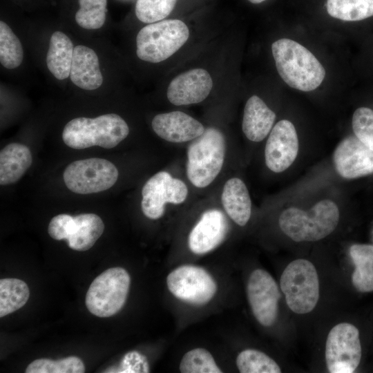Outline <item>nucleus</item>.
<instances>
[{"mask_svg":"<svg viewBox=\"0 0 373 373\" xmlns=\"http://www.w3.org/2000/svg\"><path fill=\"white\" fill-rule=\"evenodd\" d=\"M278 74L290 87L311 91L323 82L325 70L316 57L305 46L289 39H280L271 45Z\"/></svg>","mask_w":373,"mask_h":373,"instance_id":"f257e3e1","label":"nucleus"},{"mask_svg":"<svg viewBox=\"0 0 373 373\" xmlns=\"http://www.w3.org/2000/svg\"><path fill=\"white\" fill-rule=\"evenodd\" d=\"M340 218L337 204L324 199L309 210L289 207L282 211L278 224L282 231L295 242H314L322 240L336 228Z\"/></svg>","mask_w":373,"mask_h":373,"instance_id":"f03ea898","label":"nucleus"},{"mask_svg":"<svg viewBox=\"0 0 373 373\" xmlns=\"http://www.w3.org/2000/svg\"><path fill=\"white\" fill-rule=\"evenodd\" d=\"M129 133L126 122L115 113L95 118L77 117L69 121L62 132L65 144L75 149L94 146L104 149L116 146Z\"/></svg>","mask_w":373,"mask_h":373,"instance_id":"7ed1b4c3","label":"nucleus"},{"mask_svg":"<svg viewBox=\"0 0 373 373\" xmlns=\"http://www.w3.org/2000/svg\"><path fill=\"white\" fill-rule=\"evenodd\" d=\"M225 157V140L216 128H206L187 149L186 174L198 188L209 185L220 172Z\"/></svg>","mask_w":373,"mask_h":373,"instance_id":"20e7f679","label":"nucleus"},{"mask_svg":"<svg viewBox=\"0 0 373 373\" xmlns=\"http://www.w3.org/2000/svg\"><path fill=\"white\" fill-rule=\"evenodd\" d=\"M189 30L179 19H166L143 27L136 37V54L142 60L158 63L177 52L187 41Z\"/></svg>","mask_w":373,"mask_h":373,"instance_id":"39448f33","label":"nucleus"},{"mask_svg":"<svg viewBox=\"0 0 373 373\" xmlns=\"http://www.w3.org/2000/svg\"><path fill=\"white\" fill-rule=\"evenodd\" d=\"M280 288L289 308L296 314L312 312L319 299V279L310 261L296 259L284 269L280 279Z\"/></svg>","mask_w":373,"mask_h":373,"instance_id":"423d86ee","label":"nucleus"},{"mask_svg":"<svg viewBox=\"0 0 373 373\" xmlns=\"http://www.w3.org/2000/svg\"><path fill=\"white\" fill-rule=\"evenodd\" d=\"M130 285V275L124 268L106 269L90 284L86 295V307L99 317L115 315L124 305Z\"/></svg>","mask_w":373,"mask_h":373,"instance_id":"0eeeda50","label":"nucleus"},{"mask_svg":"<svg viewBox=\"0 0 373 373\" xmlns=\"http://www.w3.org/2000/svg\"><path fill=\"white\" fill-rule=\"evenodd\" d=\"M118 170L103 158H88L70 163L63 173L64 183L71 191L90 194L106 191L117 180Z\"/></svg>","mask_w":373,"mask_h":373,"instance_id":"6e6552de","label":"nucleus"},{"mask_svg":"<svg viewBox=\"0 0 373 373\" xmlns=\"http://www.w3.org/2000/svg\"><path fill=\"white\" fill-rule=\"evenodd\" d=\"M166 285L174 297L197 306L209 303L218 289L215 279L206 269L192 265L172 270L166 277Z\"/></svg>","mask_w":373,"mask_h":373,"instance_id":"1a4fd4ad","label":"nucleus"},{"mask_svg":"<svg viewBox=\"0 0 373 373\" xmlns=\"http://www.w3.org/2000/svg\"><path fill=\"white\" fill-rule=\"evenodd\" d=\"M362 356L359 331L356 326L341 323L329 331L325 343V362L331 373H352Z\"/></svg>","mask_w":373,"mask_h":373,"instance_id":"9d476101","label":"nucleus"},{"mask_svg":"<svg viewBox=\"0 0 373 373\" xmlns=\"http://www.w3.org/2000/svg\"><path fill=\"white\" fill-rule=\"evenodd\" d=\"M188 189L183 181L174 178L166 171H160L150 178L143 186L141 208L145 216L157 220L164 213L166 203L183 202Z\"/></svg>","mask_w":373,"mask_h":373,"instance_id":"9b49d317","label":"nucleus"},{"mask_svg":"<svg viewBox=\"0 0 373 373\" xmlns=\"http://www.w3.org/2000/svg\"><path fill=\"white\" fill-rule=\"evenodd\" d=\"M247 296L256 321L265 327L273 325L278 316L280 294L270 274L262 269L254 270L247 281Z\"/></svg>","mask_w":373,"mask_h":373,"instance_id":"f8f14e48","label":"nucleus"},{"mask_svg":"<svg viewBox=\"0 0 373 373\" xmlns=\"http://www.w3.org/2000/svg\"><path fill=\"white\" fill-rule=\"evenodd\" d=\"M298 139L294 125L287 119L277 122L271 129L265 149L267 166L274 173L287 170L296 160Z\"/></svg>","mask_w":373,"mask_h":373,"instance_id":"ddd939ff","label":"nucleus"},{"mask_svg":"<svg viewBox=\"0 0 373 373\" xmlns=\"http://www.w3.org/2000/svg\"><path fill=\"white\" fill-rule=\"evenodd\" d=\"M333 163L337 173L355 179L373 173V150L355 135H349L336 146Z\"/></svg>","mask_w":373,"mask_h":373,"instance_id":"4468645a","label":"nucleus"},{"mask_svg":"<svg viewBox=\"0 0 373 373\" xmlns=\"http://www.w3.org/2000/svg\"><path fill=\"white\" fill-rule=\"evenodd\" d=\"M228 231V221L224 213L218 209L207 210L189 235V248L195 254H207L224 240Z\"/></svg>","mask_w":373,"mask_h":373,"instance_id":"2eb2a0df","label":"nucleus"},{"mask_svg":"<svg viewBox=\"0 0 373 373\" xmlns=\"http://www.w3.org/2000/svg\"><path fill=\"white\" fill-rule=\"evenodd\" d=\"M213 80L202 68H194L176 76L167 88V98L175 105H189L202 102L209 95Z\"/></svg>","mask_w":373,"mask_h":373,"instance_id":"dca6fc26","label":"nucleus"},{"mask_svg":"<svg viewBox=\"0 0 373 373\" xmlns=\"http://www.w3.org/2000/svg\"><path fill=\"white\" fill-rule=\"evenodd\" d=\"M151 124L160 137L175 143L192 141L205 130L200 122L181 111L158 114L153 117Z\"/></svg>","mask_w":373,"mask_h":373,"instance_id":"f3484780","label":"nucleus"},{"mask_svg":"<svg viewBox=\"0 0 373 373\" xmlns=\"http://www.w3.org/2000/svg\"><path fill=\"white\" fill-rule=\"evenodd\" d=\"M70 78L75 85L84 90H95L101 86L103 76L98 57L93 49L82 45L74 48Z\"/></svg>","mask_w":373,"mask_h":373,"instance_id":"a211bd4d","label":"nucleus"},{"mask_svg":"<svg viewBox=\"0 0 373 373\" xmlns=\"http://www.w3.org/2000/svg\"><path fill=\"white\" fill-rule=\"evenodd\" d=\"M275 119V113L259 97L253 95L245 106L242 131L249 140L260 142L271 130Z\"/></svg>","mask_w":373,"mask_h":373,"instance_id":"6ab92c4d","label":"nucleus"},{"mask_svg":"<svg viewBox=\"0 0 373 373\" xmlns=\"http://www.w3.org/2000/svg\"><path fill=\"white\" fill-rule=\"evenodd\" d=\"M224 211L239 226L247 224L251 214V201L244 182L233 178L225 183L221 196Z\"/></svg>","mask_w":373,"mask_h":373,"instance_id":"aec40b11","label":"nucleus"},{"mask_svg":"<svg viewBox=\"0 0 373 373\" xmlns=\"http://www.w3.org/2000/svg\"><path fill=\"white\" fill-rule=\"evenodd\" d=\"M29 148L19 143H10L0 151V184L8 185L19 181L31 166Z\"/></svg>","mask_w":373,"mask_h":373,"instance_id":"412c9836","label":"nucleus"},{"mask_svg":"<svg viewBox=\"0 0 373 373\" xmlns=\"http://www.w3.org/2000/svg\"><path fill=\"white\" fill-rule=\"evenodd\" d=\"M74 46L69 37L61 31H55L50 39L46 64L50 72L59 80L70 75Z\"/></svg>","mask_w":373,"mask_h":373,"instance_id":"4be33fe9","label":"nucleus"},{"mask_svg":"<svg viewBox=\"0 0 373 373\" xmlns=\"http://www.w3.org/2000/svg\"><path fill=\"white\" fill-rule=\"evenodd\" d=\"M75 224L66 240L68 247L76 251L90 249L104 230L102 218L95 213H83L74 217Z\"/></svg>","mask_w":373,"mask_h":373,"instance_id":"5701e85b","label":"nucleus"},{"mask_svg":"<svg viewBox=\"0 0 373 373\" xmlns=\"http://www.w3.org/2000/svg\"><path fill=\"white\" fill-rule=\"evenodd\" d=\"M349 252L355 266L352 275L353 286L362 293L373 291V245L354 244Z\"/></svg>","mask_w":373,"mask_h":373,"instance_id":"b1692460","label":"nucleus"},{"mask_svg":"<svg viewBox=\"0 0 373 373\" xmlns=\"http://www.w3.org/2000/svg\"><path fill=\"white\" fill-rule=\"evenodd\" d=\"M30 290L27 284L17 278L0 280V317L21 308L28 301Z\"/></svg>","mask_w":373,"mask_h":373,"instance_id":"393cba45","label":"nucleus"},{"mask_svg":"<svg viewBox=\"0 0 373 373\" xmlns=\"http://www.w3.org/2000/svg\"><path fill=\"white\" fill-rule=\"evenodd\" d=\"M326 8L331 17L346 21L373 16V0H327Z\"/></svg>","mask_w":373,"mask_h":373,"instance_id":"a878e982","label":"nucleus"},{"mask_svg":"<svg viewBox=\"0 0 373 373\" xmlns=\"http://www.w3.org/2000/svg\"><path fill=\"white\" fill-rule=\"evenodd\" d=\"M236 366L241 373H280L278 363L265 353L246 349L236 357Z\"/></svg>","mask_w":373,"mask_h":373,"instance_id":"bb28decb","label":"nucleus"},{"mask_svg":"<svg viewBox=\"0 0 373 373\" xmlns=\"http://www.w3.org/2000/svg\"><path fill=\"white\" fill-rule=\"evenodd\" d=\"M23 58L22 45L12 29L4 21H0V62L7 69H14Z\"/></svg>","mask_w":373,"mask_h":373,"instance_id":"cd10ccee","label":"nucleus"},{"mask_svg":"<svg viewBox=\"0 0 373 373\" xmlns=\"http://www.w3.org/2000/svg\"><path fill=\"white\" fill-rule=\"evenodd\" d=\"M79 8L75 14V21L87 30L100 28L106 21L107 0H78Z\"/></svg>","mask_w":373,"mask_h":373,"instance_id":"c85d7f7f","label":"nucleus"},{"mask_svg":"<svg viewBox=\"0 0 373 373\" xmlns=\"http://www.w3.org/2000/svg\"><path fill=\"white\" fill-rule=\"evenodd\" d=\"M179 369L182 373L222 372L212 354L202 347L186 352L180 361Z\"/></svg>","mask_w":373,"mask_h":373,"instance_id":"c756f323","label":"nucleus"},{"mask_svg":"<svg viewBox=\"0 0 373 373\" xmlns=\"http://www.w3.org/2000/svg\"><path fill=\"white\" fill-rule=\"evenodd\" d=\"M83 361L77 356H68L58 361L47 358L36 359L30 363L26 373H83Z\"/></svg>","mask_w":373,"mask_h":373,"instance_id":"7c9ffc66","label":"nucleus"},{"mask_svg":"<svg viewBox=\"0 0 373 373\" xmlns=\"http://www.w3.org/2000/svg\"><path fill=\"white\" fill-rule=\"evenodd\" d=\"M177 0H137L135 15L142 22L155 23L166 18L173 10Z\"/></svg>","mask_w":373,"mask_h":373,"instance_id":"2f4dec72","label":"nucleus"},{"mask_svg":"<svg viewBox=\"0 0 373 373\" xmlns=\"http://www.w3.org/2000/svg\"><path fill=\"white\" fill-rule=\"evenodd\" d=\"M354 135L373 150V110L367 107L357 108L352 115Z\"/></svg>","mask_w":373,"mask_h":373,"instance_id":"473e14b6","label":"nucleus"},{"mask_svg":"<svg viewBox=\"0 0 373 373\" xmlns=\"http://www.w3.org/2000/svg\"><path fill=\"white\" fill-rule=\"evenodd\" d=\"M74 224V217L68 214H59L51 219L48 232L52 239L67 240L72 233Z\"/></svg>","mask_w":373,"mask_h":373,"instance_id":"72a5a7b5","label":"nucleus"},{"mask_svg":"<svg viewBox=\"0 0 373 373\" xmlns=\"http://www.w3.org/2000/svg\"><path fill=\"white\" fill-rule=\"evenodd\" d=\"M149 365L146 358L140 353L133 351L123 357L119 367L115 372H149Z\"/></svg>","mask_w":373,"mask_h":373,"instance_id":"f704fd0d","label":"nucleus"},{"mask_svg":"<svg viewBox=\"0 0 373 373\" xmlns=\"http://www.w3.org/2000/svg\"><path fill=\"white\" fill-rule=\"evenodd\" d=\"M249 1H250L251 3H262L266 0H248Z\"/></svg>","mask_w":373,"mask_h":373,"instance_id":"c9c22d12","label":"nucleus"}]
</instances>
